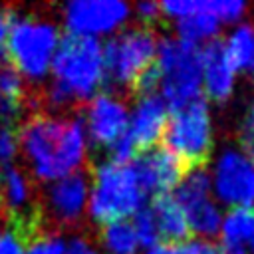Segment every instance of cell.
<instances>
[{"label":"cell","mask_w":254,"mask_h":254,"mask_svg":"<svg viewBox=\"0 0 254 254\" xmlns=\"http://www.w3.org/2000/svg\"><path fill=\"white\" fill-rule=\"evenodd\" d=\"M8 30H10V18H8V8H0V64L8 62L6 56V40H8Z\"/></svg>","instance_id":"f546056e"},{"label":"cell","mask_w":254,"mask_h":254,"mask_svg":"<svg viewBox=\"0 0 254 254\" xmlns=\"http://www.w3.org/2000/svg\"><path fill=\"white\" fill-rule=\"evenodd\" d=\"M149 210L155 218L161 242H181L190 236L187 214L173 192L155 196L149 204Z\"/></svg>","instance_id":"ac0fdd59"},{"label":"cell","mask_w":254,"mask_h":254,"mask_svg":"<svg viewBox=\"0 0 254 254\" xmlns=\"http://www.w3.org/2000/svg\"><path fill=\"white\" fill-rule=\"evenodd\" d=\"M135 18L141 22V26L151 28L153 22H157L163 14H161V2H139L133 8Z\"/></svg>","instance_id":"83f0119b"},{"label":"cell","mask_w":254,"mask_h":254,"mask_svg":"<svg viewBox=\"0 0 254 254\" xmlns=\"http://www.w3.org/2000/svg\"><path fill=\"white\" fill-rule=\"evenodd\" d=\"M26 244L28 236L20 228L6 224L0 238V254H26Z\"/></svg>","instance_id":"484cf974"},{"label":"cell","mask_w":254,"mask_h":254,"mask_svg":"<svg viewBox=\"0 0 254 254\" xmlns=\"http://www.w3.org/2000/svg\"><path fill=\"white\" fill-rule=\"evenodd\" d=\"M155 69L159 95L173 109L200 99L202 93V48L187 44L177 36L159 40Z\"/></svg>","instance_id":"5b68a950"},{"label":"cell","mask_w":254,"mask_h":254,"mask_svg":"<svg viewBox=\"0 0 254 254\" xmlns=\"http://www.w3.org/2000/svg\"><path fill=\"white\" fill-rule=\"evenodd\" d=\"M26 254H65V242L58 230L42 228L28 240Z\"/></svg>","instance_id":"603a6c76"},{"label":"cell","mask_w":254,"mask_h":254,"mask_svg":"<svg viewBox=\"0 0 254 254\" xmlns=\"http://www.w3.org/2000/svg\"><path fill=\"white\" fill-rule=\"evenodd\" d=\"M131 167L147 196H161L175 192L177 185L185 175V165L165 147H153L139 153Z\"/></svg>","instance_id":"9a60e30c"},{"label":"cell","mask_w":254,"mask_h":254,"mask_svg":"<svg viewBox=\"0 0 254 254\" xmlns=\"http://www.w3.org/2000/svg\"><path fill=\"white\" fill-rule=\"evenodd\" d=\"M248 254H254V240H252L250 246H248Z\"/></svg>","instance_id":"d6a6232c"},{"label":"cell","mask_w":254,"mask_h":254,"mask_svg":"<svg viewBox=\"0 0 254 254\" xmlns=\"http://www.w3.org/2000/svg\"><path fill=\"white\" fill-rule=\"evenodd\" d=\"M85 133L93 147L109 149L121 137L127 135L129 127V105L115 91H99L91 101L83 105Z\"/></svg>","instance_id":"4fadbf2b"},{"label":"cell","mask_w":254,"mask_h":254,"mask_svg":"<svg viewBox=\"0 0 254 254\" xmlns=\"http://www.w3.org/2000/svg\"><path fill=\"white\" fill-rule=\"evenodd\" d=\"M20 151L18 131L16 129H0V167L14 165Z\"/></svg>","instance_id":"4316f807"},{"label":"cell","mask_w":254,"mask_h":254,"mask_svg":"<svg viewBox=\"0 0 254 254\" xmlns=\"http://www.w3.org/2000/svg\"><path fill=\"white\" fill-rule=\"evenodd\" d=\"M20 151L38 183H54L87 167V133L83 117L36 113L18 129Z\"/></svg>","instance_id":"6da1fadb"},{"label":"cell","mask_w":254,"mask_h":254,"mask_svg":"<svg viewBox=\"0 0 254 254\" xmlns=\"http://www.w3.org/2000/svg\"><path fill=\"white\" fill-rule=\"evenodd\" d=\"M52 81L40 93L50 115L83 109L105 85L103 44L97 38L65 34L52 60Z\"/></svg>","instance_id":"7a4b0ae2"},{"label":"cell","mask_w":254,"mask_h":254,"mask_svg":"<svg viewBox=\"0 0 254 254\" xmlns=\"http://www.w3.org/2000/svg\"><path fill=\"white\" fill-rule=\"evenodd\" d=\"M145 254H218V248L200 238H187L181 242H159Z\"/></svg>","instance_id":"7402d4cb"},{"label":"cell","mask_w":254,"mask_h":254,"mask_svg":"<svg viewBox=\"0 0 254 254\" xmlns=\"http://www.w3.org/2000/svg\"><path fill=\"white\" fill-rule=\"evenodd\" d=\"M173 194L181 202L187 214L189 230L190 234H194V238L210 242L212 238L218 236L224 208L212 196L208 169L190 167L189 171H185Z\"/></svg>","instance_id":"30bf717a"},{"label":"cell","mask_w":254,"mask_h":254,"mask_svg":"<svg viewBox=\"0 0 254 254\" xmlns=\"http://www.w3.org/2000/svg\"><path fill=\"white\" fill-rule=\"evenodd\" d=\"M6 224H8V218H6V214H4L2 208H0V238H2V232H4Z\"/></svg>","instance_id":"1f68e13d"},{"label":"cell","mask_w":254,"mask_h":254,"mask_svg":"<svg viewBox=\"0 0 254 254\" xmlns=\"http://www.w3.org/2000/svg\"><path fill=\"white\" fill-rule=\"evenodd\" d=\"M89 190L91 175L87 169L48 183L38 196L42 222H48L54 230L77 226L87 212Z\"/></svg>","instance_id":"8fae6325"},{"label":"cell","mask_w":254,"mask_h":254,"mask_svg":"<svg viewBox=\"0 0 254 254\" xmlns=\"http://www.w3.org/2000/svg\"><path fill=\"white\" fill-rule=\"evenodd\" d=\"M65 254H99V252L87 238L75 234L69 238V242H65Z\"/></svg>","instance_id":"f1b7e54d"},{"label":"cell","mask_w":254,"mask_h":254,"mask_svg":"<svg viewBox=\"0 0 254 254\" xmlns=\"http://www.w3.org/2000/svg\"><path fill=\"white\" fill-rule=\"evenodd\" d=\"M22 117H24V121L28 117H32L30 107L24 105V103L10 101V99L0 95V129H14L22 121Z\"/></svg>","instance_id":"d4e9b609"},{"label":"cell","mask_w":254,"mask_h":254,"mask_svg":"<svg viewBox=\"0 0 254 254\" xmlns=\"http://www.w3.org/2000/svg\"><path fill=\"white\" fill-rule=\"evenodd\" d=\"M238 83V71L228 60L222 42L202 48V93L216 103L228 101Z\"/></svg>","instance_id":"2e32d148"},{"label":"cell","mask_w":254,"mask_h":254,"mask_svg":"<svg viewBox=\"0 0 254 254\" xmlns=\"http://www.w3.org/2000/svg\"><path fill=\"white\" fill-rule=\"evenodd\" d=\"M216 202L228 208L254 206V159L240 145L222 147L208 169Z\"/></svg>","instance_id":"9c48e42d"},{"label":"cell","mask_w":254,"mask_h":254,"mask_svg":"<svg viewBox=\"0 0 254 254\" xmlns=\"http://www.w3.org/2000/svg\"><path fill=\"white\" fill-rule=\"evenodd\" d=\"M131 222H133V228H135V232H137V238H139L141 248L149 250V248H153L155 244L161 242L159 230H157V224H155V218H153L149 206H145L143 210H139V212L131 218Z\"/></svg>","instance_id":"cb8c5ba5"},{"label":"cell","mask_w":254,"mask_h":254,"mask_svg":"<svg viewBox=\"0 0 254 254\" xmlns=\"http://www.w3.org/2000/svg\"><path fill=\"white\" fill-rule=\"evenodd\" d=\"M222 48L238 73H254V22L242 20L234 24Z\"/></svg>","instance_id":"d6986e66"},{"label":"cell","mask_w":254,"mask_h":254,"mask_svg":"<svg viewBox=\"0 0 254 254\" xmlns=\"http://www.w3.org/2000/svg\"><path fill=\"white\" fill-rule=\"evenodd\" d=\"M159 38L147 26H129L103 44L105 83L115 89H135L137 79L155 64Z\"/></svg>","instance_id":"52a82bcc"},{"label":"cell","mask_w":254,"mask_h":254,"mask_svg":"<svg viewBox=\"0 0 254 254\" xmlns=\"http://www.w3.org/2000/svg\"><path fill=\"white\" fill-rule=\"evenodd\" d=\"M240 137H248V139H254V101L250 103L248 107V113L242 121V127H240Z\"/></svg>","instance_id":"4dcf8cb0"},{"label":"cell","mask_w":254,"mask_h":254,"mask_svg":"<svg viewBox=\"0 0 254 254\" xmlns=\"http://www.w3.org/2000/svg\"><path fill=\"white\" fill-rule=\"evenodd\" d=\"M147 194L143 192L131 163L103 161L91 173V190L87 214L97 224L113 220H129L145 208Z\"/></svg>","instance_id":"277c9868"},{"label":"cell","mask_w":254,"mask_h":254,"mask_svg":"<svg viewBox=\"0 0 254 254\" xmlns=\"http://www.w3.org/2000/svg\"><path fill=\"white\" fill-rule=\"evenodd\" d=\"M248 6L242 0H165L161 14L175 22V36L196 48L216 42L222 24L242 22Z\"/></svg>","instance_id":"8992f818"},{"label":"cell","mask_w":254,"mask_h":254,"mask_svg":"<svg viewBox=\"0 0 254 254\" xmlns=\"http://www.w3.org/2000/svg\"><path fill=\"white\" fill-rule=\"evenodd\" d=\"M169 117H171V107L157 91L137 93L133 105L129 107L127 137L131 139V143L139 153L149 151L159 141H163Z\"/></svg>","instance_id":"5bb4252c"},{"label":"cell","mask_w":254,"mask_h":254,"mask_svg":"<svg viewBox=\"0 0 254 254\" xmlns=\"http://www.w3.org/2000/svg\"><path fill=\"white\" fill-rule=\"evenodd\" d=\"M165 149L185 167H200L214 147V123L204 97L171 111L165 135Z\"/></svg>","instance_id":"ba28073f"},{"label":"cell","mask_w":254,"mask_h":254,"mask_svg":"<svg viewBox=\"0 0 254 254\" xmlns=\"http://www.w3.org/2000/svg\"><path fill=\"white\" fill-rule=\"evenodd\" d=\"M99 246L103 254H139L143 250L131 218L103 224L99 230Z\"/></svg>","instance_id":"ffe728a7"},{"label":"cell","mask_w":254,"mask_h":254,"mask_svg":"<svg viewBox=\"0 0 254 254\" xmlns=\"http://www.w3.org/2000/svg\"><path fill=\"white\" fill-rule=\"evenodd\" d=\"M133 8L121 0H73L64 6L65 34L73 36H115L131 20Z\"/></svg>","instance_id":"7c38bea8"},{"label":"cell","mask_w":254,"mask_h":254,"mask_svg":"<svg viewBox=\"0 0 254 254\" xmlns=\"http://www.w3.org/2000/svg\"><path fill=\"white\" fill-rule=\"evenodd\" d=\"M30 85L28 81L20 75V71L10 64H0V95L16 101V103H24L30 109H34V93L28 91Z\"/></svg>","instance_id":"44dd1931"},{"label":"cell","mask_w":254,"mask_h":254,"mask_svg":"<svg viewBox=\"0 0 254 254\" xmlns=\"http://www.w3.org/2000/svg\"><path fill=\"white\" fill-rule=\"evenodd\" d=\"M218 238L220 254H248V246L254 240V206L224 210Z\"/></svg>","instance_id":"e0dca14e"},{"label":"cell","mask_w":254,"mask_h":254,"mask_svg":"<svg viewBox=\"0 0 254 254\" xmlns=\"http://www.w3.org/2000/svg\"><path fill=\"white\" fill-rule=\"evenodd\" d=\"M8 62L30 85L38 87L50 73L52 60L60 46V30L50 18L38 14H20L8 10Z\"/></svg>","instance_id":"3957f363"},{"label":"cell","mask_w":254,"mask_h":254,"mask_svg":"<svg viewBox=\"0 0 254 254\" xmlns=\"http://www.w3.org/2000/svg\"><path fill=\"white\" fill-rule=\"evenodd\" d=\"M218 254H220V252H218Z\"/></svg>","instance_id":"836d02e7"}]
</instances>
